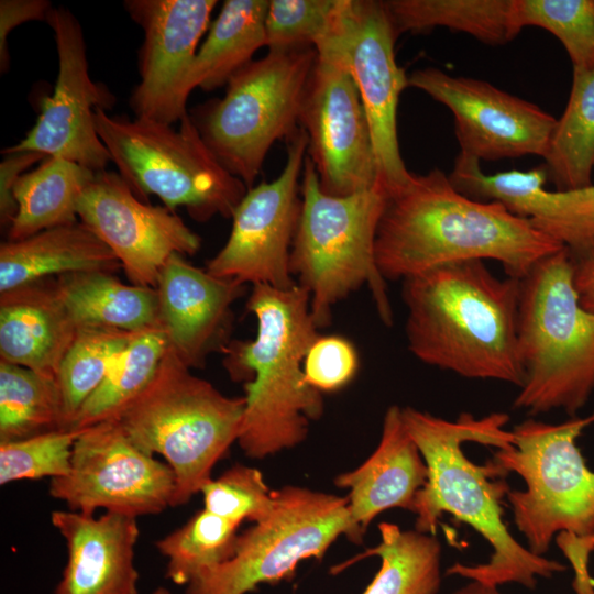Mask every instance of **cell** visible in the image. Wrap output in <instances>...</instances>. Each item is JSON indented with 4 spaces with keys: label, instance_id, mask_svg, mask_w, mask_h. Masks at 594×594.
<instances>
[{
    "label": "cell",
    "instance_id": "cell-28",
    "mask_svg": "<svg viewBox=\"0 0 594 594\" xmlns=\"http://www.w3.org/2000/svg\"><path fill=\"white\" fill-rule=\"evenodd\" d=\"M95 170L63 157L47 156L22 174L13 188L18 205L8 228L10 241L77 222V201Z\"/></svg>",
    "mask_w": 594,
    "mask_h": 594
},
{
    "label": "cell",
    "instance_id": "cell-27",
    "mask_svg": "<svg viewBox=\"0 0 594 594\" xmlns=\"http://www.w3.org/2000/svg\"><path fill=\"white\" fill-rule=\"evenodd\" d=\"M267 0H226L210 24L189 72L187 89L206 91L227 85L265 46Z\"/></svg>",
    "mask_w": 594,
    "mask_h": 594
},
{
    "label": "cell",
    "instance_id": "cell-7",
    "mask_svg": "<svg viewBox=\"0 0 594 594\" xmlns=\"http://www.w3.org/2000/svg\"><path fill=\"white\" fill-rule=\"evenodd\" d=\"M301 208L290 252V272L309 292L318 329L331 323L333 307L366 286L384 324L393 323L387 282L375 261V233L384 205L382 185L349 196L326 194L306 157Z\"/></svg>",
    "mask_w": 594,
    "mask_h": 594
},
{
    "label": "cell",
    "instance_id": "cell-5",
    "mask_svg": "<svg viewBox=\"0 0 594 594\" xmlns=\"http://www.w3.org/2000/svg\"><path fill=\"white\" fill-rule=\"evenodd\" d=\"M517 350L524 383L514 408L574 416L586 404L594 391V312L580 302L566 249L520 279Z\"/></svg>",
    "mask_w": 594,
    "mask_h": 594
},
{
    "label": "cell",
    "instance_id": "cell-3",
    "mask_svg": "<svg viewBox=\"0 0 594 594\" xmlns=\"http://www.w3.org/2000/svg\"><path fill=\"white\" fill-rule=\"evenodd\" d=\"M520 279L498 278L482 260L446 264L403 280L409 351L466 378L520 387Z\"/></svg>",
    "mask_w": 594,
    "mask_h": 594
},
{
    "label": "cell",
    "instance_id": "cell-12",
    "mask_svg": "<svg viewBox=\"0 0 594 594\" xmlns=\"http://www.w3.org/2000/svg\"><path fill=\"white\" fill-rule=\"evenodd\" d=\"M393 28L384 1L342 0L331 34L317 56L343 66L353 78L371 129L378 179L384 190L410 173L402 157L397 107L408 76L397 64Z\"/></svg>",
    "mask_w": 594,
    "mask_h": 594
},
{
    "label": "cell",
    "instance_id": "cell-20",
    "mask_svg": "<svg viewBox=\"0 0 594 594\" xmlns=\"http://www.w3.org/2000/svg\"><path fill=\"white\" fill-rule=\"evenodd\" d=\"M481 161L460 153L448 175L461 194L495 201L563 245L574 261L594 256V185L548 190L546 167L486 174Z\"/></svg>",
    "mask_w": 594,
    "mask_h": 594
},
{
    "label": "cell",
    "instance_id": "cell-14",
    "mask_svg": "<svg viewBox=\"0 0 594 594\" xmlns=\"http://www.w3.org/2000/svg\"><path fill=\"white\" fill-rule=\"evenodd\" d=\"M307 148L308 138L300 128L288 141L279 176L249 188L235 208L229 239L207 264L209 274L279 289L297 284L290 272V252L301 208L299 180Z\"/></svg>",
    "mask_w": 594,
    "mask_h": 594
},
{
    "label": "cell",
    "instance_id": "cell-45",
    "mask_svg": "<svg viewBox=\"0 0 594 594\" xmlns=\"http://www.w3.org/2000/svg\"><path fill=\"white\" fill-rule=\"evenodd\" d=\"M152 594H172V592L166 587L160 586Z\"/></svg>",
    "mask_w": 594,
    "mask_h": 594
},
{
    "label": "cell",
    "instance_id": "cell-22",
    "mask_svg": "<svg viewBox=\"0 0 594 594\" xmlns=\"http://www.w3.org/2000/svg\"><path fill=\"white\" fill-rule=\"evenodd\" d=\"M51 520L67 547L54 594H139L136 517L113 512L95 517L67 509L53 512Z\"/></svg>",
    "mask_w": 594,
    "mask_h": 594
},
{
    "label": "cell",
    "instance_id": "cell-30",
    "mask_svg": "<svg viewBox=\"0 0 594 594\" xmlns=\"http://www.w3.org/2000/svg\"><path fill=\"white\" fill-rule=\"evenodd\" d=\"M384 4L397 36L438 26L491 45L517 36L512 24L513 0H388Z\"/></svg>",
    "mask_w": 594,
    "mask_h": 594
},
{
    "label": "cell",
    "instance_id": "cell-43",
    "mask_svg": "<svg viewBox=\"0 0 594 594\" xmlns=\"http://www.w3.org/2000/svg\"><path fill=\"white\" fill-rule=\"evenodd\" d=\"M574 285L581 305L594 312V256L574 261Z\"/></svg>",
    "mask_w": 594,
    "mask_h": 594
},
{
    "label": "cell",
    "instance_id": "cell-21",
    "mask_svg": "<svg viewBox=\"0 0 594 594\" xmlns=\"http://www.w3.org/2000/svg\"><path fill=\"white\" fill-rule=\"evenodd\" d=\"M244 287L191 265L180 254L163 265L155 286L160 323L168 346L186 366L202 367L211 352L227 344L231 306Z\"/></svg>",
    "mask_w": 594,
    "mask_h": 594
},
{
    "label": "cell",
    "instance_id": "cell-10",
    "mask_svg": "<svg viewBox=\"0 0 594 594\" xmlns=\"http://www.w3.org/2000/svg\"><path fill=\"white\" fill-rule=\"evenodd\" d=\"M594 413L551 425L527 419L512 432L514 442L491 460L505 475L521 476L526 490L509 491L514 521L537 554L546 553L557 534L594 537V472L576 446Z\"/></svg>",
    "mask_w": 594,
    "mask_h": 594
},
{
    "label": "cell",
    "instance_id": "cell-42",
    "mask_svg": "<svg viewBox=\"0 0 594 594\" xmlns=\"http://www.w3.org/2000/svg\"><path fill=\"white\" fill-rule=\"evenodd\" d=\"M47 156L37 152H15L4 154L0 163V220L1 226L10 227L18 205L13 197V188L19 177L30 166L41 163Z\"/></svg>",
    "mask_w": 594,
    "mask_h": 594
},
{
    "label": "cell",
    "instance_id": "cell-38",
    "mask_svg": "<svg viewBox=\"0 0 594 594\" xmlns=\"http://www.w3.org/2000/svg\"><path fill=\"white\" fill-rule=\"evenodd\" d=\"M80 430H54L23 440L1 442L0 484L66 476Z\"/></svg>",
    "mask_w": 594,
    "mask_h": 594
},
{
    "label": "cell",
    "instance_id": "cell-41",
    "mask_svg": "<svg viewBox=\"0 0 594 594\" xmlns=\"http://www.w3.org/2000/svg\"><path fill=\"white\" fill-rule=\"evenodd\" d=\"M47 0H1L0 1V69L9 67L7 38L18 25L30 21H46L52 9Z\"/></svg>",
    "mask_w": 594,
    "mask_h": 594
},
{
    "label": "cell",
    "instance_id": "cell-1",
    "mask_svg": "<svg viewBox=\"0 0 594 594\" xmlns=\"http://www.w3.org/2000/svg\"><path fill=\"white\" fill-rule=\"evenodd\" d=\"M402 415L428 469L427 481L414 501L415 530L435 536L440 517L448 513L476 530L492 548L487 562L455 563L447 574L493 587L518 583L532 590L538 578L566 570L558 561L532 553L512 536L503 520V499L510 491L499 480L505 474L492 461L473 463L462 450L465 442L510 447L513 432L505 429L508 415L476 418L462 413L455 420H446L413 407L402 408Z\"/></svg>",
    "mask_w": 594,
    "mask_h": 594
},
{
    "label": "cell",
    "instance_id": "cell-33",
    "mask_svg": "<svg viewBox=\"0 0 594 594\" xmlns=\"http://www.w3.org/2000/svg\"><path fill=\"white\" fill-rule=\"evenodd\" d=\"M63 429L56 378L0 360V443Z\"/></svg>",
    "mask_w": 594,
    "mask_h": 594
},
{
    "label": "cell",
    "instance_id": "cell-40",
    "mask_svg": "<svg viewBox=\"0 0 594 594\" xmlns=\"http://www.w3.org/2000/svg\"><path fill=\"white\" fill-rule=\"evenodd\" d=\"M358 369L359 355L354 345L340 336H319L304 361L306 382L320 393L343 388Z\"/></svg>",
    "mask_w": 594,
    "mask_h": 594
},
{
    "label": "cell",
    "instance_id": "cell-24",
    "mask_svg": "<svg viewBox=\"0 0 594 594\" xmlns=\"http://www.w3.org/2000/svg\"><path fill=\"white\" fill-rule=\"evenodd\" d=\"M77 331L53 279L1 293V361L56 378Z\"/></svg>",
    "mask_w": 594,
    "mask_h": 594
},
{
    "label": "cell",
    "instance_id": "cell-11",
    "mask_svg": "<svg viewBox=\"0 0 594 594\" xmlns=\"http://www.w3.org/2000/svg\"><path fill=\"white\" fill-rule=\"evenodd\" d=\"M273 498L270 516L239 535L233 557L201 571L186 594H246L290 579L305 559L320 560L340 535L351 540L348 497L285 486Z\"/></svg>",
    "mask_w": 594,
    "mask_h": 594
},
{
    "label": "cell",
    "instance_id": "cell-26",
    "mask_svg": "<svg viewBox=\"0 0 594 594\" xmlns=\"http://www.w3.org/2000/svg\"><path fill=\"white\" fill-rule=\"evenodd\" d=\"M55 290L80 327L131 332L161 328L155 287L128 285L108 272H81L56 277Z\"/></svg>",
    "mask_w": 594,
    "mask_h": 594
},
{
    "label": "cell",
    "instance_id": "cell-37",
    "mask_svg": "<svg viewBox=\"0 0 594 594\" xmlns=\"http://www.w3.org/2000/svg\"><path fill=\"white\" fill-rule=\"evenodd\" d=\"M342 0H271L265 18L268 51L320 48L332 32Z\"/></svg>",
    "mask_w": 594,
    "mask_h": 594
},
{
    "label": "cell",
    "instance_id": "cell-16",
    "mask_svg": "<svg viewBox=\"0 0 594 594\" xmlns=\"http://www.w3.org/2000/svg\"><path fill=\"white\" fill-rule=\"evenodd\" d=\"M299 127L308 138L307 156L326 194L349 196L381 185L369 120L358 87L343 66L317 56Z\"/></svg>",
    "mask_w": 594,
    "mask_h": 594
},
{
    "label": "cell",
    "instance_id": "cell-36",
    "mask_svg": "<svg viewBox=\"0 0 594 594\" xmlns=\"http://www.w3.org/2000/svg\"><path fill=\"white\" fill-rule=\"evenodd\" d=\"M515 33L541 28L564 46L574 69H594V0H513Z\"/></svg>",
    "mask_w": 594,
    "mask_h": 594
},
{
    "label": "cell",
    "instance_id": "cell-29",
    "mask_svg": "<svg viewBox=\"0 0 594 594\" xmlns=\"http://www.w3.org/2000/svg\"><path fill=\"white\" fill-rule=\"evenodd\" d=\"M378 546L350 563L376 556L381 568L363 594H437L441 584V544L433 535L402 530L392 522L378 525ZM338 565L340 572L349 564Z\"/></svg>",
    "mask_w": 594,
    "mask_h": 594
},
{
    "label": "cell",
    "instance_id": "cell-9",
    "mask_svg": "<svg viewBox=\"0 0 594 594\" xmlns=\"http://www.w3.org/2000/svg\"><path fill=\"white\" fill-rule=\"evenodd\" d=\"M317 52L268 51L237 72L221 99L191 116L205 143L233 176L252 188L278 140L300 129L299 117Z\"/></svg>",
    "mask_w": 594,
    "mask_h": 594
},
{
    "label": "cell",
    "instance_id": "cell-25",
    "mask_svg": "<svg viewBox=\"0 0 594 594\" xmlns=\"http://www.w3.org/2000/svg\"><path fill=\"white\" fill-rule=\"evenodd\" d=\"M122 267L114 253L77 221L0 245V293L52 276Z\"/></svg>",
    "mask_w": 594,
    "mask_h": 594
},
{
    "label": "cell",
    "instance_id": "cell-35",
    "mask_svg": "<svg viewBox=\"0 0 594 594\" xmlns=\"http://www.w3.org/2000/svg\"><path fill=\"white\" fill-rule=\"evenodd\" d=\"M239 526L205 508L197 512L185 525L155 543L167 558L165 576L177 585H187L201 571L231 559Z\"/></svg>",
    "mask_w": 594,
    "mask_h": 594
},
{
    "label": "cell",
    "instance_id": "cell-32",
    "mask_svg": "<svg viewBox=\"0 0 594 594\" xmlns=\"http://www.w3.org/2000/svg\"><path fill=\"white\" fill-rule=\"evenodd\" d=\"M167 346L162 328L138 331L82 406L75 429L117 419L151 382Z\"/></svg>",
    "mask_w": 594,
    "mask_h": 594
},
{
    "label": "cell",
    "instance_id": "cell-39",
    "mask_svg": "<svg viewBox=\"0 0 594 594\" xmlns=\"http://www.w3.org/2000/svg\"><path fill=\"white\" fill-rule=\"evenodd\" d=\"M204 508L241 525L260 522L274 508L273 491L263 474L251 466L235 464L218 479L209 480L200 490Z\"/></svg>",
    "mask_w": 594,
    "mask_h": 594
},
{
    "label": "cell",
    "instance_id": "cell-19",
    "mask_svg": "<svg viewBox=\"0 0 594 594\" xmlns=\"http://www.w3.org/2000/svg\"><path fill=\"white\" fill-rule=\"evenodd\" d=\"M217 3L216 0L123 2L144 34L139 51L141 80L130 97L136 118L174 124L188 114L189 72Z\"/></svg>",
    "mask_w": 594,
    "mask_h": 594
},
{
    "label": "cell",
    "instance_id": "cell-18",
    "mask_svg": "<svg viewBox=\"0 0 594 594\" xmlns=\"http://www.w3.org/2000/svg\"><path fill=\"white\" fill-rule=\"evenodd\" d=\"M77 216L114 253L133 285L155 287L173 254L197 253L201 240L174 211L138 198L119 173H95Z\"/></svg>",
    "mask_w": 594,
    "mask_h": 594
},
{
    "label": "cell",
    "instance_id": "cell-13",
    "mask_svg": "<svg viewBox=\"0 0 594 594\" xmlns=\"http://www.w3.org/2000/svg\"><path fill=\"white\" fill-rule=\"evenodd\" d=\"M48 492L74 512L94 515L103 508L138 518L173 507L176 479L112 419L80 430L69 473L51 480Z\"/></svg>",
    "mask_w": 594,
    "mask_h": 594
},
{
    "label": "cell",
    "instance_id": "cell-31",
    "mask_svg": "<svg viewBox=\"0 0 594 594\" xmlns=\"http://www.w3.org/2000/svg\"><path fill=\"white\" fill-rule=\"evenodd\" d=\"M548 177L558 189L591 184L594 167V69H574L566 107L550 138Z\"/></svg>",
    "mask_w": 594,
    "mask_h": 594
},
{
    "label": "cell",
    "instance_id": "cell-23",
    "mask_svg": "<svg viewBox=\"0 0 594 594\" xmlns=\"http://www.w3.org/2000/svg\"><path fill=\"white\" fill-rule=\"evenodd\" d=\"M427 476V465L405 427L402 408L393 405L385 413L376 450L358 469L334 481L337 486L349 490L351 541L362 542L370 522L387 509L413 512L416 494Z\"/></svg>",
    "mask_w": 594,
    "mask_h": 594
},
{
    "label": "cell",
    "instance_id": "cell-4",
    "mask_svg": "<svg viewBox=\"0 0 594 594\" xmlns=\"http://www.w3.org/2000/svg\"><path fill=\"white\" fill-rule=\"evenodd\" d=\"M248 310L256 319L255 338L222 348L223 366L244 382L245 408L238 443L252 459H263L302 442L309 422L323 414V398L305 380L306 354L320 336L310 295L296 284L279 289L252 286Z\"/></svg>",
    "mask_w": 594,
    "mask_h": 594
},
{
    "label": "cell",
    "instance_id": "cell-34",
    "mask_svg": "<svg viewBox=\"0 0 594 594\" xmlns=\"http://www.w3.org/2000/svg\"><path fill=\"white\" fill-rule=\"evenodd\" d=\"M135 333L103 327L78 328L56 374L64 430L75 429L82 406L101 385Z\"/></svg>",
    "mask_w": 594,
    "mask_h": 594
},
{
    "label": "cell",
    "instance_id": "cell-15",
    "mask_svg": "<svg viewBox=\"0 0 594 594\" xmlns=\"http://www.w3.org/2000/svg\"><path fill=\"white\" fill-rule=\"evenodd\" d=\"M46 22L54 32L58 73L51 96L41 100L33 128L16 144L1 153L37 152L63 157L91 170L106 169L110 154L100 140L94 121L95 110H108L116 99L88 69L82 28L65 7L52 8Z\"/></svg>",
    "mask_w": 594,
    "mask_h": 594
},
{
    "label": "cell",
    "instance_id": "cell-6",
    "mask_svg": "<svg viewBox=\"0 0 594 594\" xmlns=\"http://www.w3.org/2000/svg\"><path fill=\"white\" fill-rule=\"evenodd\" d=\"M244 408V396L223 395L167 346L151 382L117 420L139 448L162 455L173 470L176 507L212 479L239 439Z\"/></svg>",
    "mask_w": 594,
    "mask_h": 594
},
{
    "label": "cell",
    "instance_id": "cell-2",
    "mask_svg": "<svg viewBox=\"0 0 594 594\" xmlns=\"http://www.w3.org/2000/svg\"><path fill=\"white\" fill-rule=\"evenodd\" d=\"M374 249L387 282L471 260H494L508 277L521 279L541 258L565 248L501 204L461 194L435 168L410 173L385 191Z\"/></svg>",
    "mask_w": 594,
    "mask_h": 594
},
{
    "label": "cell",
    "instance_id": "cell-8",
    "mask_svg": "<svg viewBox=\"0 0 594 594\" xmlns=\"http://www.w3.org/2000/svg\"><path fill=\"white\" fill-rule=\"evenodd\" d=\"M96 131L118 173L144 201L156 195L166 208L184 207L197 221L232 218L248 191L205 143L191 116L179 128L148 119L110 116L97 108Z\"/></svg>",
    "mask_w": 594,
    "mask_h": 594
},
{
    "label": "cell",
    "instance_id": "cell-17",
    "mask_svg": "<svg viewBox=\"0 0 594 594\" xmlns=\"http://www.w3.org/2000/svg\"><path fill=\"white\" fill-rule=\"evenodd\" d=\"M408 86L450 109L460 153L479 161L546 156L557 119L537 105L437 67L414 70Z\"/></svg>",
    "mask_w": 594,
    "mask_h": 594
},
{
    "label": "cell",
    "instance_id": "cell-44",
    "mask_svg": "<svg viewBox=\"0 0 594 594\" xmlns=\"http://www.w3.org/2000/svg\"><path fill=\"white\" fill-rule=\"evenodd\" d=\"M453 594H501L497 587L487 586L476 581H471L466 585L454 591Z\"/></svg>",
    "mask_w": 594,
    "mask_h": 594
}]
</instances>
